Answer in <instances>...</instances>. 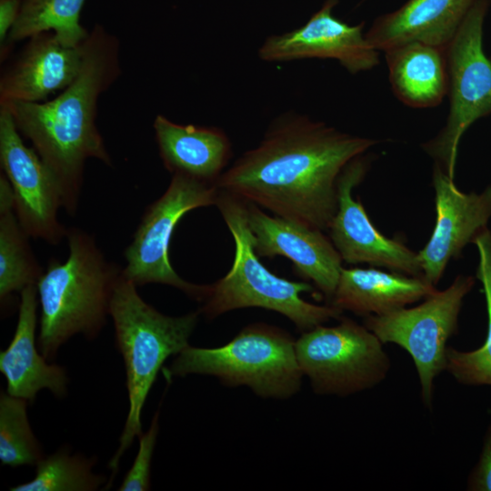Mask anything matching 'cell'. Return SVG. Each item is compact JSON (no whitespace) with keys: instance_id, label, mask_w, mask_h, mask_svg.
<instances>
[{"instance_id":"obj_9","label":"cell","mask_w":491,"mask_h":491,"mask_svg":"<svg viewBox=\"0 0 491 491\" xmlns=\"http://www.w3.org/2000/svg\"><path fill=\"white\" fill-rule=\"evenodd\" d=\"M474 284L472 276L460 275L447 288L436 290L416 306L367 316L365 320V326L383 344H396L410 355L418 374L422 400L428 406L434 380L446 370V342L456 333L463 300Z\"/></svg>"},{"instance_id":"obj_15","label":"cell","mask_w":491,"mask_h":491,"mask_svg":"<svg viewBox=\"0 0 491 491\" xmlns=\"http://www.w3.org/2000/svg\"><path fill=\"white\" fill-rule=\"evenodd\" d=\"M245 203L256 255L287 257L300 276L314 282L331 300L343 268V260L331 239L322 230L271 216L258 205Z\"/></svg>"},{"instance_id":"obj_7","label":"cell","mask_w":491,"mask_h":491,"mask_svg":"<svg viewBox=\"0 0 491 491\" xmlns=\"http://www.w3.org/2000/svg\"><path fill=\"white\" fill-rule=\"evenodd\" d=\"M491 0H476L446 47L449 111L444 127L423 149L454 178L460 140L491 115V61L484 50V25Z\"/></svg>"},{"instance_id":"obj_24","label":"cell","mask_w":491,"mask_h":491,"mask_svg":"<svg viewBox=\"0 0 491 491\" xmlns=\"http://www.w3.org/2000/svg\"><path fill=\"white\" fill-rule=\"evenodd\" d=\"M14 206L0 207V298L36 285L43 269L33 254Z\"/></svg>"},{"instance_id":"obj_26","label":"cell","mask_w":491,"mask_h":491,"mask_svg":"<svg viewBox=\"0 0 491 491\" xmlns=\"http://www.w3.org/2000/svg\"><path fill=\"white\" fill-rule=\"evenodd\" d=\"M26 400L6 393L0 396V460L4 466H36L43 458L41 445L29 425Z\"/></svg>"},{"instance_id":"obj_14","label":"cell","mask_w":491,"mask_h":491,"mask_svg":"<svg viewBox=\"0 0 491 491\" xmlns=\"http://www.w3.org/2000/svg\"><path fill=\"white\" fill-rule=\"evenodd\" d=\"M436 223L432 235L417 253L423 276L436 286L452 258L486 229L491 217V185L481 193H463L442 167L433 170Z\"/></svg>"},{"instance_id":"obj_8","label":"cell","mask_w":491,"mask_h":491,"mask_svg":"<svg viewBox=\"0 0 491 491\" xmlns=\"http://www.w3.org/2000/svg\"><path fill=\"white\" fill-rule=\"evenodd\" d=\"M296 353L317 394L347 396L369 389L386 377L391 366L380 339L349 318L305 331Z\"/></svg>"},{"instance_id":"obj_10","label":"cell","mask_w":491,"mask_h":491,"mask_svg":"<svg viewBox=\"0 0 491 491\" xmlns=\"http://www.w3.org/2000/svg\"><path fill=\"white\" fill-rule=\"evenodd\" d=\"M219 189L215 184L173 174L165 192L145 212L132 243L125 252L122 275L136 286L163 284L203 301L206 286L189 283L174 270L168 256L173 232L187 212L215 205Z\"/></svg>"},{"instance_id":"obj_25","label":"cell","mask_w":491,"mask_h":491,"mask_svg":"<svg viewBox=\"0 0 491 491\" xmlns=\"http://www.w3.org/2000/svg\"><path fill=\"white\" fill-rule=\"evenodd\" d=\"M95 460L69 455L65 449L44 457L37 465L35 477L10 488L11 491H94L105 482L94 474Z\"/></svg>"},{"instance_id":"obj_13","label":"cell","mask_w":491,"mask_h":491,"mask_svg":"<svg viewBox=\"0 0 491 491\" xmlns=\"http://www.w3.org/2000/svg\"><path fill=\"white\" fill-rule=\"evenodd\" d=\"M337 0H326L301 27L271 35L258 50L266 62L306 58L335 59L349 73L373 69L379 64V51L364 34V23L350 25L333 15Z\"/></svg>"},{"instance_id":"obj_2","label":"cell","mask_w":491,"mask_h":491,"mask_svg":"<svg viewBox=\"0 0 491 491\" xmlns=\"http://www.w3.org/2000/svg\"><path fill=\"white\" fill-rule=\"evenodd\" d=\"M120 73L119 41L96 26L83 43L77 77L56 97L0 105L8 109L20 134L32 142L54 175L63 208L70 215L78 208L86 160L112 164L95 118L99 96Z\"/></svg>"},{"instance_id":"obj_22","label":"cell","mask_w":491,"mask_h":491,"mask_svg":"<svg viewBox=\"0 0 491 491\" xmlns=\"http://www.w3.org/2000/svg\"><path fill=\"white\" fill-rule=\"evenodd\" d=\"M85 0H25L1 48V59L8 45L43 32H53L66 46L82 45L89 33L80 25V12Z\"/></svg>"},{"instance_id":"obj_27","label":"cell","mask_w":491,"mask_h":491,"mask_svg":"<svg viewBox=\"0 0 491 491\" xmlns=\"http://www.w3.org/2000/svg\"><path fill=\"white\" fill-rule=\"evenodd\" d=\"M158 434V413L154 416L150 427L139 437V449L131 468L120 485V491L150 490L151 460Z\"/></svg>"},{"instance_id":"obj_23","label":"cell","mask_w":491,"mask_h":491,"mask_svg":"<svg viewBox=\"0 0 491 491\" xmlns=\"http://www.w3.org/2000/svg\"><path fill=\"white\" fill-rule=\"evenodd\" d=\"M478 251L476 277L483 286L487 311L484 345L473 351L447 347L446 370L466 386H491V232L486 228L473 241Z\"/></svg>"},{"instance_id":"obj_18","label":"cell","mask_w":491,"mask_h":491,"mask_svg":"<svg viewBox=\"0 0 491 491\" xmlns=\"http://www.w3.org/2000/svg\"><path fill=\"white\" fill-rule=\"evenodd\" d=\"M476 2L407 0L398 9L377 17L366 37L379 52L410 42L446 49Z\"/></svg>"},{"instance_id":"obj_19","label":"cell","mask_w":491,"mask_h":491,"mask_svg":"<svg viewBox=\"0 0 491 491\" xmlns=\"http://www.w3.org/2000/svg\"><path fill=\"white\" fill-rule=\"evenodd\" d=\"M154 129L161 159L172 175L215 183L231 155V143L221 129L180 125L162 115Z\"/></svg>"},{"instance_id":"obj_16","label":"cell","mask_w":491,"mask_h":491,"mask_svg":"<svg viewBox=\"0 0 491 491\" xmlns=\"http://www.w3.org/2000/svg\"><path fill=\"white\" fill-rule=\"evenodd\" d=\"M83 62V44L66 46L53 32L30 38L0 79V105L39 103L65 90L77 77Z\"/></svg>"},{"instance_id":"obj_28","label":"cell","mask_w":491,"mask_h":491,"mask_svg":"<svg viewBox=\"0 0 491 491\" xmlns=\"http://www.w3.org/2000/svg\"><path fill=\"white\" fill-rule=\"evenodd\" d=\"M467 487L473 491H491V426L486 432L479 461L468 478Z\"/></svg>"},{"instance_id":"obj_29","label":"cell","mask_w":491,"mask_h":491,"mask_svg":"<svg viewBox=\"0 0 491 491\" xmlns=\"http://www.w3.org/2000/svg\"><path fill=\"white\" fill-rule=\"evenodd\" d=\"M19 0H0V49L6 43L9 32L20 11Z\"/></svg>"},{"instance_id":"obj_6","label":"cell","mask_w":491,"mask_h":491,"mask_svg":"<svg viewBox=\"0 0 491 491\" xmlns=\"http://www.w3.org/2000/svg\"><path fill=\"white\" fill-rule=\"evenodd\" d=\"M171 376L211 375L228 386H247L264 397L287 398L300 387L296 342L279 328L253 325L216 348L187 346L168 368Z\"/></svg>"},{"instance_id":"obj_4","label":"cell","mask_w":491,"mask_h":491,"mask_svg":"<svg viewBox=\"0 0 491 491\" xmlns=\"http://www.w3.org/2000/svg\"><path fill=\"white\" fill-rule=\"evenodd\" d=\"M135 287L121 274L110 303L115 344L125 367L129 409L119 446L108 464L112 474L107 487L123 454L142 434L141 412L157 373L168 356L189 346L200 313L165 316L145 303Z\"/></svg>"},{"instance_id":"obj_17","label":"cell","mask_w":491,"mask_h":491,"mask_svg":"<svg viewBox=\"0 0 491 491\" xmlns=\"http://www.w3.org/2000/svg\"><path fill=\"white\" fill-rule=\"evenodd\" d=\"M20 293L15 332L8 347L0 353V371L6 378V392L30 403L44 388L63 397L66 395L68 383L65 369L48 364L35 346L37 286L30 285Z\"/></svg>"},{"instance_id":"obj_12","label":"cell","mask_w":491,"mask_h":491,"mask_svg":"<svg viewBox=\"0 0 491 491\" xmlns=\"http://www.w3.org/2000/svg\"><path fill=\"white\" fill-rule=\"evenodd\" d=\"M369 166L363 155L343 170L337 185L338 206L328 227L330 239L343 261L368 264L413 276H423L417 253L398 239L383 235L373 225L353 189L360 184Z\"/></svg>"},{"instance_id":"obj_5","label":"cell","mask_w":491,"mask_h":491,"mask_svg":"<svg viewBox=\"0 0 491 491\" xmlns=\"http://www.w3.org/2000/svg\"><path fill=\"white\" fill-rule=\"evenodd\" d=\"M215 205L233 235L235 256L228 273L206 286L200 313L214 318L234 309L262 307L284 315L304 332L340 316L342 311L332 305L317 306L301 297L313 290L310 285L281 278L260 262L243 200L219 190Z\"/></svg>"},{"instance_id":"obj_21","label":"cell","mask_w":491,"mask_h":491,"mask_svg":"<svg viewBox=\"0 0 491 491\" xmlns=\"http://www.w3.org/2000/svg\"><path fill=\"white\" fill-rule=\"evenodd\" d=\"M396 96L414 108L437 106L447 95L446 49L410 42L384 52Z\"/></svg>"},{"instance_id":"obj_20","label":"cell","mask_w":491,"mask_h":491,"mask_svg":"<svg viewBox=\"0 0 491 491\" xmlns=\"http://www.w3.org/2000/svg\"><path fill=\"white\" fill-rule=\"evenodd\" d=\"M436 290L424 276L343 267L330 305L359 316H380L423 300Z\"/></svg>"},{"instance_id":"obj_3","label":"cell","mask_w":491,"mask_h":491,"mask_svg":"<svg viewBox=\"0 0 491 491\" xmlns=\"http://www.w3.org/2000/svg\"><path fill=\"white\" fill-rule=\"evenodd\" d=\"M69 255L53 258L36 286L41 306L39 351L53 361L72 336H98L110 316V303L122 269L108 262L86 232L67 229Z\"/></svg>"},{"instance_id":"obj_1","label":"cell","mask_w":491,"mask_h":491,"mask_svg":"<svg viewBox=\"0 0 491 491\" xmlns=\"http://www.w3.org/2000/svg\"><path fill=\"white\" fill-rule=\"evenodd\" d=\"M376 143L306 115L286 113L215 185L274 215L328 230L338 206L343 170Z\"/></svg>"},{"instance_id":"obj_11","label":"cell","mask_w":491,"mask_h":491,"mask_svg":"<svg viewBox=\"0 0 491 491\" xmlns=\"http://www.w3.org/2000/svg\"><path fill=\"white\" fill-rule=\"evenodd\" d=\"M0 160L15 196V212L25 232L57 245L67 230L58 220L59 185L36 151L27 147L7 108L0 106Z\"/></svg>"}]
</instances>
